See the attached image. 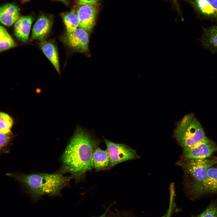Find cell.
<instances>
[{"label": "cell", "mask_w": 217, "mask_h": 217, "mask_svg": "<svg viewBox=\"0 0 217 217\" xmlns=\"http://www.w3.org/2000/svg\"><path fill=\"white\" fill-rule=\"evenodd\" d=\"M101 141L91 133L77 127L62 156L61 172L70 173L77 178L94 168L93 154Z\"/></svg>", "instance_id": "6da1fadb"}, {"label": "cell", "mask_w": 217, "mask_h": 217, "mask_svg": "<svg viewBox=\"0 0 217 217\" xmlns=\"http://www.w3.org/2000/svg\"><path fill=\"white\" fill-rule=\"evenodd\" d=\"M21 183L34 197L42 195L58 194L61 190L68 184L71 176H66L61 174L40 173L31 174L8 173Z\"/></svg>", "instance_id": "7a4b0ae2"}, {"label": "cell", "mask_w": 217, "mask_h": 217, "mask_svg": "<svg viewBox=\"0 0 217 217\" xmlns=\"http://www.w3.org/2000/svg\"><path fill=\"white\" fill-rule=\"evenodd\" d=\"M174 136L179 144L183 148L195 145L206 136L201 124L192 113L185 115L179 122Z\"/></svg>", "instance_id": "3957f363"}, {"label": "cell", "mask_w": 217, "mask_h": 217, "mask_svg": "<svg viewBox=\"0 0 217 217\" xmlns=\"http://www.w3.org/2000/svg\"><path fill=\"white\" fill-rule=\"evenodd\" d=\"M178 164L182 168L184 172L186 186L202 181L207 176L209 168L217 164V158L186 159L179 161Z\"/></svg>", "instance_id": "277c9868"}, {"label": "cell", "mask_w": 217, "mask_h": 217, "mask_svg": "<svg viewBox=\"0 0 217 217\" xmlns=\"http://www.w3.org/2000/svg\"><path fill=\"white\" fill-rule=\"evenodd\" d=\"M103 138L109 156L110 163L108 169L119 163L139 158L136 151L128 146L115 143Z\"/></svg>", "instance_id": "5b68a950"}, {"label": "cell", "mask_w": 217, "mask_h": 217, "mask_svg": "<svg viewBox=\"0 0 217 217\" xmlns=\"http://www.w3.org/2000/svg\"><path fill=\"white\" fill-rule=\"evenodd\" d=\"M217 150V146L205 136L199 142L190 147L183 148L182 156L186 159H204L210 157Z\"/></svg>", "instance_id": "8992f818"}, {"label": "cell", "mask_w": 217, "mask_h": 217, "mask_svg": "<svg viewBox=\"0 0 217 217\" xmlns=\"http://www.w3.org/2000/svg\"><path fill=\"white\" fill-rule=\"evenodd\" d=\"M187 187L190 193L195 197L217 193V168H210L204 180L194 183Z\"/></svg>", "instance_id": "52a82bcc"}, {"label": "cell", "mask_w": 217, "mask_h": 217, "mask_svg": "<svg viewBox=\"0 0 217 217\" xmlns=\"http://www.w3.org/2000/svg\"><path fill=\"white\" fill-rule=\"evenodd\" d=\"M63 41L70 48L77 51L83 52L88 49V32L79 27L71 33H67L64 36Z\"/></svg>", "instance_id": "ba28073f"}, {"label": "cell", "mask_w": 217, "mask_h": 217, "mask_svg": "<svg viewBox=\"0 0 217 217\" xmlns=\"http://www.w3.org/2000/svg\"><path fill=\"white\" fill-rule=\"evenodd\" d=\"M96 12L97 9L94 5H81L77 11L79 27L87 32L90 31L95 24Z\"/></svg>", "instance_id": "9c48e42d"}, {"label": "cell", "mask_w": 217, "mask_h": 217, "mask_svg": "<svg viewBox=\"0 0 217 217\" xmlns=\"http://www.w3.org/2000/svg\"><path fill=\"white\" fill-rule=\"evenodd\" d=\"M193 4L204 17L217 20V0H195Z\"/></svg>", "instance_id": "30bf717a"}, {"label": "cell", "mask_w": 217, "mask_h": 217, "mask_svg": "<svg viewBox=\"0 0 217 217\" xmlns=\"http://www.w3.org/2000/svg\"><path fill=\"white\" fill-rule=\"evenodd\" d=\"M202 32L200 40L203 48L209 50L212 54L217 53V25L207 28L202 27Z\"/></svg>", "instance_id": "8fae6325"}, {"label": "cell", "mask_w": 217, "mask_h": 217, "mask_svg": "<svg viewBox=\"0 0 217 217\" xmlns=\"http://www.w3.org/2000/svg\"><path fill=\"white\" fill-rule=\"evenodd\" d=\"M52 24V21L48 17L41 16L33 27L31 40H43L50 32Z\"/></svg>", "instance_id": "7c38bea8"}, {"label": "cell", "mask_w": 217, "mask_h": 217, "mask_svg": "<svg viewBox=\"0 0 217 217\" xmlns=\"http://www.w3.org/2000/svg\"><path fill=\"white\" fill-rule=\"evenodd\" d=\"M33 18L30 16L20 17L15 23L14 33L20 40L25 42L28 39Z\"/></svg>", "instance_id": "4fadbf2b"}, {"label": "cell", "mask_w": 217, "mask_h": 217, "mask_svg": "<svg viewBox=\"0 0 217 217\" xmlns=\"http://www.w3.org/2000/svg\"><path fill=\"white\" fill-rule=\"evenodd\" d=\"M19 17V11L15 5L8 4L0 7V22L3 24L11 26Z\"/></svg>", "instance_id": "5bb4252c"}, {"label": "cell", "mask_w": 217, "mask_h": 217, "mask_svg": "<svg viewBox=\"0 0 217 217\" xmlns=\"http://www.w3.org/2000/svg\"><path fill=\"white\" fill-rule=\"evenodd\" d=\"M40 46L44 54L60 75L58 54L57 49L55 45L50 41L42 40L40 43Z\"/></svg>", "instance_id": "9a60e30c"}, {"label": "cell", "mask_w": 217, "mask_h": 217, "mask_svg": "<svg viewBox=\"0 0 217 217\" xmlns=\"http://www.w3.org/2000/svg\"><path fill=\"white\" fill-rule=\"evenodd\" d=\"M94 168L96 171L108 169L110 163L109 155L107 150H104L98 147L93 156Z\"/></svg>", "instance_id": "2e32d148"}, {"label": "cell", "mask_w": 217, "mask_h": 217, "mask_svg": "<svg viewBox=\"0 0 217 217\" xmlns=\"http://www.w3.org/2000/svg\"><path fill=\"white\" fill-rule=\"evenodd\" d=\"M68 33L73 32L79 25V21L77 12L75 9L65 13L62 16Z\"/></svg>", "instance_id": "e0dca14e"}, {"label": "cell", "mask_w": 217, "mask_h": 217, "mask_svg": "<svg viewBox=\"0 0 217 217\" xmlns=\"http://www.w3.org/2000/svg\"><path fill=\"white\" fill-rule=\"evenodd\" d=\"M13 124V119L10 115L0 112V133L6 134L11 132Z\"/></svg>", "instance_id": "ac0fdd59"}, {"label": "cell", "mask_w": 217, "mask_h": 217, "mask_svg": "<svg viewBox=\"0 0 217 217\" xmlns=\"http://www.w3.org/2000/svg\"><path fill=\"white\" fill-rule=\"evenodd\" d=\"M197 217H217V202L212 203Z\"/></svg>", "instance_id": "d6986e66"}, {"label": "cell", "mask_w": 217, "mask_h": 217, "mask_svg": "<svg viewBox=\"0 0 217 217\" xmlns=\"http://www.w3.org/2000/svg\"><path fill=\"white\" fill-rule=\"evenodd\" d=\"M11 132L4 134L0 133V152L7 147L11 138Z\"/></svg>", "instance_id": "ffe728a7"}, {"label": "cell", "mask_w": 217, "mask_h": 217, "mask_svg": "<svg viewBox=\"0 0 217 217\" xmlns=\"http://www.w3.org/2000/svg\"><path fill=\"white\" fill-rule=\"evenodd\" d=\"M16 46V43L13 39L0 41V52L13 48Z\"/></svg>", "instance_id": "44dd1931"}, {"label": "cell", "mask_w": 217, "mask_h": 217, "mask_svg": "<svg viewBox=\"0 0 217 217\" xmlns=\"http://www.w3.org/2000/svg\"><path fill=\"white\" fill-rule=\"evenodd\" d=\"M12 39L5 29L0 25V41Z\"/></svg>", "instance_id": "7402d4cb"}, {"label": "cell", "mask_w": 217, "mask_h": 217, "mask_svg": "<svg viewBox=\"0 0 217 217\" xmlns=\"http://www.w3.org/2000/svg\"><path fill=\"white\" fill-rule=\"evenodd\" d=\"M98 1V0H78L79 3L80 5L88 4L95 5Z\"/></svg>", "instance_id": "603a6c76"}, {"label": "cell", "mask_w": 217, "mask_h": 217, "mask_svg": "<svg viewBox=\"0 0 217 217\" xmlns=\"http://www.w3.org/2000/svg\"><path fill=\"white\" fill-rule=\"evenodd\" d=\"M59 0L61 2H62L65 3H67V2L66 0Z\"/></svg>", "instance_id": "cb8c5ba5"}, {"label": "cell", "mask_w": 217, "mask_h": 217, "mask_svg": "<svg viewBox=\"0 0 217 217\" xmlns=\"http://www.w3.org/2000/svg\"><path fill=\"white\" fill-rule=\"evenodd\" d=\"M105 217V214H103L100 216H99L98 217Z\"/></svg>", "instance_id": "d4e9b609"}, {"label": "cell", "mask_w": 217, "mask_h": 217, "mask_svg": "<svg viewBox=\"0 0 217 217\" xmlns=\"http://www.w3.org/2000/svg\"><path fill=\"white\" fill-rule=\"evenodd\" d=\"M27 0H22L23 2H25L27 1Z\"/></svg>", "instance_id": "484cf974"}, {"label": "cell", "mask_w": 217, "mask_h": 217, "mask_svg": "<svg viewBox=\"0 0 217 217\" xmlns=\"http://www.w3.org/2000/svg\"></svg>", "instance_id": "4316f807"}]
</instances>
